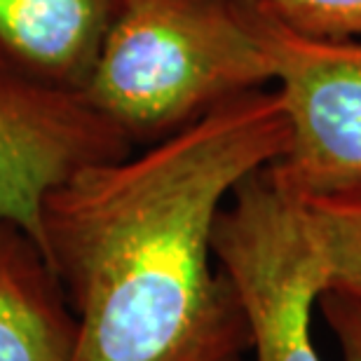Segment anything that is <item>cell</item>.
<instances>
[{
  "mask_svg": "<svg viewBox=\"0 0 361 361\" xmlns=\"http://www.w3.org/2000/svg\"><path fill=\"white\" fill-rule=\"evenodd\" d=\"M286 146L270 85L52 188L40 251L75 317L71 361H242L249 329L214 258V223Z\"/></svg>",
  "mask_w": 361,
  "mask_h": 361,
  "instance_id": "6da1fadb",
  "label": "cell"
},
{
  "mask_svg": "<svg viewBox=\"0 0 361 361\" xmlns=\"http://www.w3.org/2000/svg\"><path fill=\"white\" fill-rule=\"evenodd\" d=\"M270 85L242 0H122L82 94L136 148Z\"/></svg>",
  "mask_w": 361,
  "mask_h": 361,
  "instance_id": "7a4b0ae2",
  "label": "cell"
},
{
  "mask_svg": "<svg viewBox=\"0 0 361 361\" xmlns=\"http://www.w3.org/2000/svg\"><path fill=\"white\" fill-rule=\"evenodd\" d=\"M214 258L240 300L256 361H322L312 310L326 293V265L300 200L268 167L235 188L216 216Z\"/></svg>",
  "mask_w": 361,
  "mask_h": 361,
  "instance_id": "3957f363",
  "label": "cell"
},
{
  "mask_svg": "<svg viewBox=\"0 0 361 361\" xmlns=\"http://www.w3.org/2000/svg\"><path fill=\"white\" fill-rule=\"evenodd\" d=\"M242 7L288 122V146L268 171L293 195L361 188V40L302 35L265 0Z\"/></svg>",
  "mask_w": 361,
  "mask_h": 361,
  "instance_id": "277c9868",
  "label": "cell"
},
{
  "mask_svg": "<svg viewBox=\"0 0 361 361\" xmlns=\"http://www.w3.org/2000/svg\"><path fill=\"white\" fill-rule=\"evenodd\" d=\"M134 146L82 92L38 82L0 61V219L38 242L52 188Z\"/></svg>",
  "mask_w": 361,
  "mask_h": 361,
  "instance_id": "5b68a950",
  "label": "cell"
},
{
  "mask_svg": "<svg viewBox=\"0 0 361 361\" xmlns=\"http://www.w3.org/2000/svg\"><path fill=\"white\" fill-rule=\"evenodd\" d=\"M122 0H0V61L82 92Z\"/></svg>",
  "mask_w": 361,
  "mask_h": 361,
  "instance_id": "8992f818",
  "label": "cell"
},
{
  "mask_svg": "<svg viewBox=\"0 0 361 361\" xmlns=\"http://www.w3.org/2000/svg\"><path fill=\"white\" fill-rule=\"evenodd\" d=\"M75 317L26 230L0 219V361H71Z\"/></svg>",
  "mask_w": 361,
  "mask_h": 361,
  "instance_id": "52a82bcc",
  "label": "cell"
},
{
  "mask_svg": "<svg viewBox=\"0 0 361 361\" xmlns=\"http://www.w3.org/2000/svg\"><path fill=\"white\" fill-rule=\"evenodd\" d=\"M295 197L326 265V293L343 295L361 307V188Z\"/></svg>",
  "mask_w": 361,
  "mask_h": 361,
  "instance_id": "ba28073f",
  "label": "cell"
},
{
  "mask_svg": "<svg viewBox=\"0 0 361 361\" xmlns=\"http://www.w3.org/2000/svg\"><path fill=\"white\" fill-rule=\"evenodd\" d=\"M265 5L310 38L361 40V0H265Z\"/></svg>",
  "mask_w": 361,
  "mask_h": 361,
  "instance_id": "9c48e42d",
  "label": "cell"
},
{
  "mask_svg": "<svg viewBox=\"0 0 361 361\" xmlns=\"http://www.w3.org/2000/svg\"><path fill=\"white\" fill-rule=\"evenodd\" d=\"M324 314L334 329L345 361H361V307L343 295L324 293Z\"/></svg>",
  "mask_w": 361,
  "mask_h": 361,
  "instance_id": "30bf717a",
  "label": "cell"
}]
</instances>
